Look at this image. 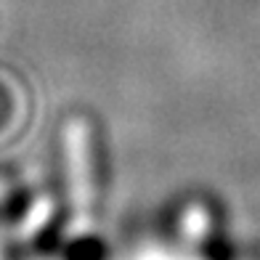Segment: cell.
<instances>
[{"mask_svg":"<svg viewBox=\"0 0 260 260\" xmlns=\"http://www.w3.org/2000/svg\"><path fill=\"white\" fill-rule=\"evenodd\" d=\"M106 247L96 236H80L64 247V260H104Z\"/></svg>","mask_w":260,"mask_h":260,"instance_id":"obj_1","label":"cell"}]
</instances>
